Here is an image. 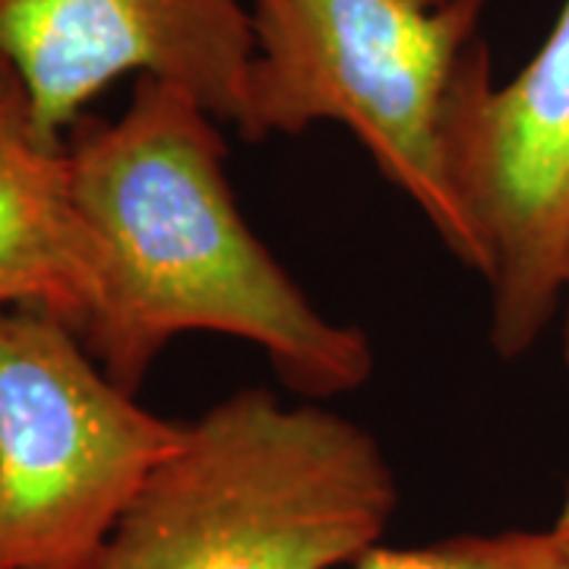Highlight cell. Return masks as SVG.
I'll use <instances>...</instances> for the list:
<instances>
[{"instance_id": "9", "label": "cell", "mask_w": 569, "mask_h": 569, "mask_svg": "<svg viewBox=\"0 0 569 569\" xmlns=\"http://www.w3.org/2000/svg\"><path fill=\"white\" fill-rule=\"evenodd\" d=\"M550 529L557 531V538H560V545H563V553H567L569 563V488L567 493H563V503H560V512H557V522H553Z\"/></svg>"}, {"instance_id": "1", "label": "cell", "mask_w": 569, "mask_h": 569, "mask_svg": "<svg viewBox=\"0 0 569 569\" xmlns=\"http://www.w3.org/2000/svg\"><path fill=\"white\" fill-rule=\"evenodd\" d=\"M67 152L99 260V301L80 336L118 387L137 392L183 332L257 346L310 402L365 387L367 336L326 320L250 231L219 121L190 92L140 77L121 118H80Z\"/></svg>"}, {"instance_id": "5", "label": "cell", "mask_w": 569, "mask_h": 569, "mask_svg": "<svg viewBox=\"0 0 569 569\" xmlns=\"http://www.w3.org/2000/svg\"><path fill=\"white\" fill-rule=\"evenodd\" d=\"M443 159L485 253L490 346L516 361L553 323L569 282V0L507 86L490 80L485 39L471 48L443 118Z\"/></svg>"}, {"instance_id": "3", "label": "cell", "mask_w": 569, "mask_h": 569, "mask_svg": "<svg viewBox=\"0 0 569 569\" xmlns=\"http://www.w3.org/2000/svg\"><path fill=\"white\" fill-rule=\"evenodd\" d=\"M488 0H250L253 67L244 140L342 123L377 171L425 212L449 253L485 279L456 203L443 118Z\"/></svg>"}, {"instance_id": "8", "label": "cell", "mask_w": 569, "mask_h": 569, "mask_svg": "<svg viewBox=\"0 0 569 569\" xmlns=\"http://www.w3.org/2000/svg\"><path fill=\"white\" fill-rule=\"evenodd\" d=\"M355 569H569L557 531H466L433 545H377Z\"/></svg>"}, {"instance_id": "6", "label": "cell", "mask_w": 569, "mask_h": 569, "mask_svg": "<svg viewBox=\"0 0 569 569\" xmlns=\"http://www.w3.org/2000/svg\"><path fill=\"white\" fill-rule=\"evenodd\" d=\"M0 61L48 140H67L130 73L178 86L244 130L253 26L244 0H0Z\"/></svg>"}, {"instance_id": "10", "label": "cell", "mask_w": 569, "mask_h": 569, "mask_svg": "<svg viewBox=\"0 0 569 569\" xmlns=\"http://www.w3.org/2000/svg\"><path fill=\"white\" fill-rule=\"evenodd\" d=\"M563 361H567V370H569V282H567V291H563Z\"/></svg>"}, {"instance_id": "2", "label": "cell", "mask_w": 569, "mask_h": 569, "mask_svg": "<svg viewBox=\"0 0 569 569\" xmlns=\"http://www.w3.org/2000/svg\"><path fill=\"white\" fill-rule=\"evenodd\" d=\"M387 452L346 415L241 389L183 425L96 569H339L383 545Z\"/></svg>"}, {"instance_id": "7", "label": "cell", "mask_w": 569, "mask_h": 569, "mask_svg": "<svg viewBox=\"0 0 569 569\" xmlns=\"http://www.w3.org/2000/svg\"><path fill=\"white\" fill-rule=\"evenodd\" d=\"M99 301V260L73 197L67 140L36 127L0 61V310H44L77 332Z\"/></svg>"}, {"instance_id": "4", "label": "cell", "mask_w": 569, "mask_h": 569, "mask_svg": "<svg viewBox=\"0 0 569 569\" xmlns=\"http://www.w3.org/2000/svg\"><path fill=\"white\" fill-rule=\"evenodd\" d=\"M58 317L0 310V569H96L123 509L181 443Z\"/></svg>"}]
</instances>
